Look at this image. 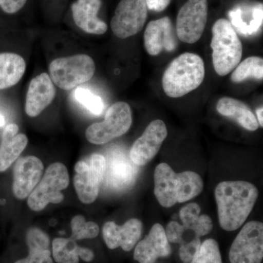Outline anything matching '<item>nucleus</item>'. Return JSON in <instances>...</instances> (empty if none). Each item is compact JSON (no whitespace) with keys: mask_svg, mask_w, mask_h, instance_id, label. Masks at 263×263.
Instances as JSON below:
<instances>
[{"mask_svg":"<svg viewBox=\"0 0 263 263\" xmlns=\"http://www.w3.org/2000/svg\"><path fill=\"white\" fill-rule=\"evenodd\" d=\"M195 263H223L218 242L213 238L202 241Z\"/></svg>","mask_w":263,"mask_h":263,"instance_id":"nucleus-29","label":"nucleus"},{"mask_svg":"<svg viewBox=\"0 0 263 263\" xmlns=\"http://www.w3.org/2000/svg\"><path fill=\"white\" fill-rule=\"evenodd\" d=\"M230 263H262L263 224L251 221L243 227L230 247Z\"/></svg>","mask_w":263,"mask_h":263,"instance_id":"nucleus-7","label":"nucleus"},{"mask_svg":"<svg viewBox=\"0 0 263 263\" xmlns=\"http://www.w3.org/2000/svg\"><path fill=\"white\" fill-rule=\"evenodd\" d=\"M232 25L245 35L255 34L262 24V4L240 6L230 12Z\"/></svg>","mask_w":263,"mask_h":263,"instance_id":"nucleus-21","label":"nucleus"},{"mask_svg":"<svg viewBox=\"0 0 263 263\" xmlns=\"http://www.w3.org/2000/svg\"><path fill=\"white\" fill-rule=\"evenodd\" d=\"M167 136V129L163 121L157 119L148 124L143 135L132 146L129 157L136 165H145L153 160Z\"/></svg>","mask_w":263,"mask_h":263,"instance_id":"nucleus-11","label":"nucleus"},{"mask_svg":"<svg viewBox=\"0 0 263 263\" xmlns=\"http://www.w3.org/2000/svg\"><path fill=\"white\" fill-rule=\"evenodd\" d=\"M213 230V221L210 216L202 214L199 216L196 222L192 227L190 231L199 238L209 235Z\"/></svg>","mask_w":263,"mask_h":263,"instance_id":"nucleus-33","label":"nucleus"},{"mask_svg":"<svg viewBox=\"0 0 263 263\" xmlns=\"http://www.w3.org/2000/svg\"><path fill=\"white\" fill-rule=\"evenodd\" d=\"M132 123L129 105L124 102H117L108 109L103 122L95 123L87 128L86 139L93 144H105L125 134Z\"/></svg>","mask_w":263,"mask_h":263,"instance_id":"nucleus-6","label":"nucleus"},{"mask_svg":"<svg viewBox=\"0 0 263 263\" xmlns=\"http://www.w3.org/2000/svg\"><path fill=\"white\" fill-rule=\"evenodd\" d=\"M256 114H257V120L259 123V125H260L261 127H263V118H262V114H263V108L262 107L257 109L256 110Z\"/></svg>","mask_w":263,"mask_h":263,"instance_id":"nucleus-37","label":"nucleus"},{"mask_svg":"<svg viewBox=\"0 0 263 263\" xmlns=\"http://www.w3.org/2000/svg\"><path fill=\"white\" fill-rule=\"evenodd\" d=\"M27 0H0V8L8 14H14L25 6Z\"/></svg>","mask_w":263,"mask_h":263,"instance_id":"nucleus-34","label":"nucleus"},{"mask_svg":"<svg viewBox=\"0 0 263 263\" xmlns=\"http://www.w3.org/2000/svg\"><path fill=\"white\" fill-rule=\"evenodd\" d=\"M70 183V176L65 164L55 162L48 166L41 181L29 195L27 205L34 212H41L49 203H60L62 194Z\"/></svg>","mask_w":263,"mask_h":263,"instance_id":"nucleus-5","label":"nucleus"},{"mask_svg":"<svg viewBox=\"0 0 263 263\" xmlns=\"http://www.w3.org/2000/svg\"><path fill=\"white\" fill-rule=\"evenodd\" d=\"M18 129L17 124H10L3 131L0 144V172L9 168L27 146L28 138L23 133L18 134Z\"/></svg>","mask_w":263,"mask_h":263,"instance_id":"nucleus-18","label":"nucleus"},{"mask_svg":"<svg viewBox=\"0 0 263 263\" xmlns=\"http://www.w3.org/2000/svg\"><path fill=\"white\" fill-rule=\"evenodd\" d=\"M172 252L163 226L157 223L135 247L133 259L138 263H157L159 259L168 258Z\"/></svg>","mask_w":263,"mask_h":263,"instance_id":"nucleus-12","label":"nucleus"},{"mask_svg":"<svg viewBox=\"0 0 263 263\" xmlns=\"http://www.w3.org/2000/svg\"><path fill=\"white\" fill-rule=\"evenodd\" d=\"M101 6L102 0H76L71 5L76 25L89 34H105L108 26L98 17Z\"/></svg>","mask_w":263,"mask_h":263,"instance_id":"nucleus-17","label":"nucleus"},{"mask_svg":"<svg viewBox=\"0 0 263 263\" xmlns=\"http://www.w3.org/2000/svg\"><path fill=\"white\" fill-rule=\"evenodd\" d=\"M218 113L230 118L249 131H256L259 128L257 118L248 105L233 98H221L216 105Z\"/></svg>","mask_w":263,"mask_h":263,"instance_id":"nucleus-20","label":"nucleus"},{"mask_svg":"<svg viewBox=\"0 0 263 263\" xmlns=\"http://www.w3.org/2000/svg\"><path fill=\"white\" fill-rule=\"evenodd\" d=\"M56 89L51 78L46 72L36 76L29 84L26 97L25 111L30 117L42 113L54 100Z\"/></svg>","mask_w":263,"mask_h":263,"instance_id":"nucleus-16","label":"nucleus"},{"mask_svg":"<svg viewBox=\"0 0 263 263\" xmlns=\"http://www.w3.org/2000/svg\"><path fill=\"white\" fill-rule=\"evenodd\" d=\"M23 57L14 53H0V90L18 84L26 71Z\"/></svg>","mask_w":263,"mask_h":263,"instance_id":"nucleus-22","label":"nucleus"},{"mask_svg":"<svg viewBox=\"0 0 263 263\" xmlns=\"http://www.w3.org/2000/svg\"><path fill=\"white\" fill-rule=\"evenodd\" d=\"M252 79L262 80L263 60L258 57H250L238 64L231 75L233 83L239 84L246 79Z\"/></svg>","mask_w":263,"mask_h":263,"instance_id":"nucleus-26","label":"nucleus"},{"mask_svg":"<svg viewBox=\"0 0 263 263\" xmlns=\"http://www.w3.org/2000/svg\"><path fill=\"white\" fill-rule=\"evenodd\" d=\"M201 245L202 241L199 237H195L179 245L178 255L181 262L195 263Z\"/></svg>","mask_w":263,"mask_h":263,"instance_id":"nucleus-30","label":"nucleus"},{"mask_svg":"<svg viewBox=\"0 0 263 263\" xmlns=\"http://www.w3.org/2000/svg\"><path fill=\"white\" fill-rule=\"evenodd\" d=\"M259 196L257 188L245 181H223L215 189L219 226L226 231L243 226Z\"/></svg>","mask_w":263,"mask_h":263,"instance_id":"nucleus-1","label":"nucleus"},{"mask_svg":"<svg viewBox=\"0 0 263 263\" xmlns=\"http://www.w3.org/2000/svg\"><path fill=\"white\" fill-rule=\"evenodd\" d=\"M148 10L162 12L168 7L171 0H145Z\"/></svg>","mask_w":263,"mask_h":263,"instance_id":"nucleus-36","label":"nucleus"},{"mask_svg":"<svg viewBox=\"0 0 263 263\" xmlns=\"http://www.w3.org/2000/svg\"><path fill=\"white\" fill-rule=\"evenodd\" d=\"M147 15L145 0H121L110 22L112 32L120 39L134 36L143 29Z\"/></svg>","mask_w":263,"mask_h":263,"instance_id":"nucleus-10","label":"nucleus"},{"mask_svg":"<svg viewBox=\"0 0 263 263\" xmlns=\"http://www.w3.org/2000/svg\"><path fill=\"white\" fill-rule=\"evenodd\" d=\"M70 238L76 241L95 239L100 234V227L94 221H86L83 216H74L71 221Z\"/></svg>","mask_w":263,"mask_h":263,"instance_id":"nucleus-27","label":"nucleus"},{"mask_svg":"<svg viewBox=\"0 0 263 263\" xmlns=\"http://www.w3.org/2000/svg\"><path fill=\"white\" fill-rule=\"evenodd\" d=\"M165 230L166 236L167 240L173 245H180L182 241L183 235L186 230L182 224H179L177 221H171L167 224Z\"/></svg>","mask_w":263,"mask_h":263,"instance_id":"nucleus-32","label":"nucleus"},{"mask_svg":"<svg viewBox=\"0 0 263 263\" xmlns=\"http://www.w3.org/2000/svg\"><path fill=\"white\" fill-rule=\"evenodd\" d=\"M176 29L169 17L152 21L144 32V46L151 56H157L161 52L174 51L178 47Z\"/></svg>","mask_w":263,"mask_h":263,"instance_id":"nucleus-15","label":"nucleus"},{"mask_svg":"<svg viewBox=\"0 0 263 263\" xmlns=\"http://www.w3.org/2000/svg\"><path fill=\"white\" fill-rule=\"evenodd\" d=\"M78 254H79V259L84 263H91L95 260L96 255L93 249L89 247H84V246L79 245L78 249Z\"/></svg>","mask_w":263,"mask_h":263,"instance_id":"nucleus-35","label":"nucleus"},{"mask_svg":"<svg viewBox=\"0 0 263 263\" xmlns=\"http://www.w3.org/2000/svg\"><path fill=\"white\" fill-rule=\"evenodd\" d=\"M204 78L205 66L201 57L184 53L173 60L164 71L162 87L170 98H181L197 89Z\"/></svg>","mask_w":263,"mask_h":263,"instance_id":"nucleus-2","label":"nucleus"},{"mask_svg":"<svg viewBox=\"0 0 263 263\" xmlns=\"http://www.w3.org/2000/svg\"><path fill=\"white\" fill-rule=\"evenodd\" d=\"M109 181L117 188L129 186L136 178V171L130 162L122 155L114 157L107 164Z\"/></svg>","mask_w":263,"mask_h":263,"instance_id":"nucleus-23","label":"nucleus"},{"mask_svg":"<svg viewBox=\"0 0 263 263\" xmlns=\"http://www.w3.org/2000/svg\"><path fill=\"white\" fill-rule=\"evenodd\" d=\"M78 241L70 237H57L51 240V254L54 263H80Z\"/></svg>","mask_w":263,"mask_h":263,"instance_id":"nucleus-25","label":"nucleus"},{"mask_svg":"<svg viewBox=\"0 0 263 263\" xmlns=\"http://www.w3.org/2000/svg\"><path fill=\"white\" fill-rule=\"evenodd\" d=\"M200 212H201V209H200V205L195 202L189 203L181 209L179 216L185 230L190 231L192 227L198 219Z\"/></svg>","mask_w":263,"mask_h":263,"instance_id":"nucleus-31","label":"nucleus"},{"mask_svg":"<svg viewBox=\"0 0 263 263\" xmlns=\"http://www.w3.org/2000/svg\"><path fill=\"white\" fill-rule=\"evenodd\" d=\"M208 19L207 0H188L176 19V34L182 42L193 44L201 38Z\"/></svg>","mask_w":263,"mask_h":263,"instance_id":"nucleus-9","label":"nucleus"},{"mask_svg":"<svg viewBox=\"0 0 263 263\" xmlns=\"http://www.w3.org/2000/svg\"><path fill=\"white\" fill-rule=\"evenodd\" d=\"M76 100L84 105L91 113L95 115H100L103 111V100L99 96L93 94L90 90L85 88H79L75 91Z\"/></svg>","mask_w":263,"mask_h":263,"instance_id":"nucleus-28","label":"nucleus"},{"mask_svg":"<svg viewBox=\"0 0 263 263\" xmlns=\"http://www.w3.org/2000/svg\"><path fill=\"white\" fill-rule=\"evenodd\" d=\"M43 164L34 156L21 157L13 169V193L18 200L29 196L42 178Z\"/></svg>","mask_w":263,"mask_h":263,"instance_id":"nucleus-14","label":"nucleus"},{"mask_svg":"<svg viewBox=\"0 0 263 263\" xmlns=\"http://www.w3.org/2000/svg\"><path fill=\"white\" fill-rule=\"evenodd\" d=\"M102 233L104 243L110 250L121 249L123 252H130L141 239L143 223L136 218L129 219L122 226L108 221L104 224Z\"/></svg>","mask_w":263,"mask_h":263,"instance_id":"nucleus-13","label":"nucleus"},{"mask_svg":"<svg viewBox=\"0 0 263 263\" xmlns=\"http://www.w3.org/2000/svg\"><path fill=\"white\" fill-rule=\"evenodd\" d=\"M105 157L98 154L91 156L89 164L83 161L76 164L74 186L83 203L91 204L96 200L100 183L105 176Z\"/></svg>","mask_w":263,"mask_h":263,"instance_id":"nucleus-8","label":"nucleus"},{"mask_svg":"<svg viewBox=\"0 0 263 263\" xmlns=\"http://www.w3.org/2000/svg\"><path fill=\"white\" fill-rule=\"evenodd\" d=\"M95 70L91 57L76 54L53 60L49 66V76L60 89L71 90L91 80Z\"/></svg>","mask_w":263,"mask_h":263,"instance_id":"nucleus-4","label":"nucleus"},{"mask_svg":"<svg viewBox=\"0 0 263 263\" xmlns=\"http://www.w3.org/2000/svg\"><path fill=\"white\" fill-rule=\"evenodd\" d=\"M177 202H184L195 198L203 190V181L200 175L193 171L177 174Z\"/></svg>","mask_w":263,"mask_h":263,"instance_id":"nucleus-24","label":"nucleus"},{"mask_svg":"<svg viewBox=\"0 0 263 263\" xmlns=\"http://www.w3.org/2000/svg\"><path fill=\"white\" fill-rule=\"evenodd\" d=\"M177 174L169 164H158L155 171V195L162 206L172 207L177 202Z\"/></svg>","mask_w":263,"mask_h":263,"instance_id":"nucleus-19","label":"nucleus"},{"mask_svg":"<svg viewBox=\"0 0 263 263\" xmlns=\"http://www.w3.org/2000/svg\"><path fill=\"white\" fill-rule=\"evenodd\" d=\"M212 61L220 76L230 73L241 60L243 46L233 25L224 18L216 21L212 27Z\"/></svg>","mask_w":263,"mask_h":263,"instance_id":"nucleus-3","label":"nucleus"},{"mask_svg":"<svg viewBox=\"0 0 263 263\" xmlns=\"http://www.w3.org/2000/svg\"><path fill=\"white\" fill-rule=\"evenodd\" d=\"M5 117H3V115H1V114H0V127H3V126L5 125Z\"/></svg>","mask_w":263,"mask_h":263,"instance_id":"nucleus-38","label":"nucleus"}]
</instances>
